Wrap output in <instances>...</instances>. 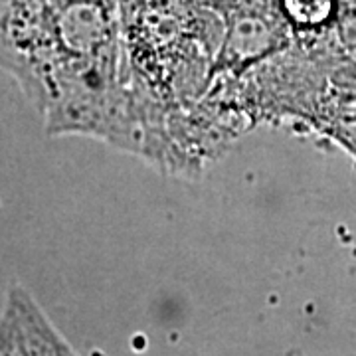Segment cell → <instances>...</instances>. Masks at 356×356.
Returning a JSON list of instances; mask_svg holds the SVG:
<instances>
[{
  "instance_id": "6da1fadb",
  "label": "cell",
  "mask_w": 356,
  "mask_h": 356,
  "mask_svg": "<svg viewBox=\"0 0 356 356\" xmlns=\"http://www.w3.org/2000/svg\"><path fill=\"white\" fill-rule=\"evenodd\" d=\"M0 355H74L36 299L24 287L6 293L0 313Z\"/></svg>"
},
{
  "instance_id": "7a4b0ae2",
  "label": "cell",
  "mask_w": 356,
  "mask_h": 356,
  "mask_svg": "<svg viewBox=\"0 0 356 356\" xmlns=\"http://www.w3.org/2000/svg\"><path fill=\"white\" fill-rule=\"evenodd\" d=\"M285 8L301 24H315L331 13L332 0H285Z\"/></svg>"
}]
</instances>
